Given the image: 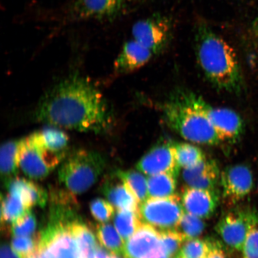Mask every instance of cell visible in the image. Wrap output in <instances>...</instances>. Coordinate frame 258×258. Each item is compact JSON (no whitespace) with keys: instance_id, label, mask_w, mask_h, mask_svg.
Returning <instances> with one entry per match:
<instances>
[{"instance_id":"obj_1","label":"cell","mask_w":258,"mask_h":258,"mask_svg":"<svg viewBox=\"0 0 258 258\" xmlns=\"http://www.w3.org/2000/svg\"><path fill=\"white\" fill-rule=\"evenodd\" d=\"M34 120L51 126L96 134L111 130L113 115L104 95L85 77L72 76L45 93Z\"/></svg>"},{"instance_id":"obj_2","label":"cell","mask_w":258,"mask_h":258,"mask_svg":"<svg viewBox=\"0 0 258 258\" xmlns=\"http://www.w3.org/2000/svg\"><path fill=\"white\" fill-rule=\"evenodd\" d=\"M196 56L206 78L221 91L239 92L242 77L233 48L209 28H199L197 34Z\"/></svg>"},{"instance_id":"obj_3","label":"cell","mask_w":258,"mask_h":258,"mask_svg":"<svg viewBox=\"0 0 258 258\" xmlns=\"http://www.w3.org/2000/svg\"><path fill=\"white\" fill-rule=\"evenodd\" d=\"M161 110L169 127L189 143L208 146L222 143L211 122L190 102L186 91L171 96Z\"/></svg>"},{"instance_id":"obj_4","label":"cell","mask_w":258,"mask_h":258,"mask_svg":"<svg viewBox=\"0 0 258 258\" xmlns=\"http://www.w3.org/2000/svg\"><path fill=\"white\" fill-rule=\"evenodd\" d=\"M105 158L95 151L79 150L67 157L58 175L61 183L74 195L84 193L98 180L105 169Z\"/></svg>"},{"instance_id":"obj_5","label":"cell","mask_w":258,"mask_h":258,"mask_svg":"<svg viewBox=\"0 0 258 258\" xmlns=\"http://www.w3.org/2000/svg\"><path fill=\"white\" fill-rule=\"evenodd\" d=\"M66 157V154L54 153L45 147L36 132L21 140L19 167L31 179L46 178Z\"/></svg>"},{"instance_id":"obj_6","label":"cell","mask_w":258,"mask_h":258,"mask_svg":"<svg viewBox=\"0 0 258 258\" xmlns=\"http://www.w3.org/2000/svg\"><path fill=\"white\" fill-rule=\"evenodd\" d=\"M184 212L181 199L175 195L165 198H148L139 208L142 222L159 231L175 230Z\"/></svg>"},{"instance_id":"obj_7","label":"cell","mask_w":258,"mask_h":258,"mask_svg":"<svg viewBox=\"0 0 258 258\" xmlns=\"http://www.w3.org/2000/svg\"><path fill=\"white\" fill-rule=\"evenodd\" d=\"M186 92L187 96L194 106L206 116L215 128L222 142L235 143L243 134V120L232 109L215 107L205 101L202 96L191 92Z\"/></svg>"},{"instance_id":"obj_8","label":"cell","mask_w":258,"mask_h":258,"mask_svg":"<svg viewBox=\"0 0 258 258\" xmlns=\"http://www.w3.org/2000/svg\"><path fill=\"white\" fill-rule=\"evenodd\" d=\"M258 220V215L249 208H237L222 216L215 230L228 249L242 251L252 226Z\"/></svg>"},{"instance_id":"obj_9","label":"cell","mask_w":258,"mask_h":258,"mask_svg":"<svg viewBox=\"0 0 258 258\" xmlns=\"http://www.w3.org/2000/svg\"><path fill=\"white\" fill-rule=\"evenodd\" d=\"M73 223L49 220L40 234L37 250L47 258H82L72 230Z\"/></svg>"},{"instance_id":"obj_10","label":"cell","mask_w":258,"mask_h":258,"mask_svg":"<svg viewBox=\"0 0 258 258\" xmlns=\"http://www.w3.org/2000/svg\"><path fill=\"white\" fill-rule=\"evenodd\" d=\"M171 24L164 16H154L135 23L132 28L134 40L149 49L154 55L162 52L171 34Z\"/></svg>"},{"instance_id":"obj_11","label":"cell","mask_w":258,"mask_h":258,"mask_svg":"<svg viewBox=\"0 0 258 258\" xmlns=\"http://www.w3.org/2000/svg\"><path fill=\"white\" fill-rule=\"evenodd\" d=\"M220 181L224 198L228 203L235 204L252 189V172L243 164L228 166L221 173Z\"/></svg>"},{"instance_id":"obj_12","label":"cell","mask_w":258,"mask_h":258,"mask_svg":"<svg viewBox=\"0 0 258 258\" xmlns=\"http://www.w3.org/2000/svg\"><path fill=\"white\" fill-rule=\"evenodd\" d=\"M180 168L173 144L156 145L137 164L138 171L148 176L161 173H172L177 176Z\"/></svg>"},{"instance_id":"obj_13","label":"cell","mask_w":258,"mask_h":258,"mask_svg":"<svg viewBox=\"0 0 258 258\" xmlns=\"http://www.w3.org/2000/svg\"><path fill=\"white\" fill-rule=\"evenodd\" d=\"M161 250L160 232L143 223L125 241L122 255L124 258H150Z\"/></svg>"},{"instance_id":"obj_14","label":"cell","mask_w":258,"mask_h":258,"mask_svg":"<svg viewBox=\"0 0 258 258\" xmlns=\"http://www.w3.org/2000/svg\"><path fill=\"white\" fill-rule=\"evenodd\" d=\"M122 0H76L70 9V17L75 20H111L121 11Z\"/></svg>"},{"instance_id":"obj_15","label":"cell","mask_w":258,"mask_h":258,"mask_svg":"<svg viewBox=\"0 0 258 258\" xmlns=\"http://www.w3.org/2000/svg\"><path fill=\"white\" fill-rule=\"evenodd\" d=\"M181 201L186 212L207 219L215 214L218 207V192L187 186L183 190Z\"/></svg>"},{"instance_id":"obj_16","label":"cell","mask_w":258,"mask_h":258,"mask_svg":"<svg viewBox=\"0 0 258 258\" xmlns=\"http://www.w3.org/2000/svg\"><path fill=\"white\" fill-rule=\"evenodd\" d=\"M221 173L215 161L205 159L196 166L183 169L182 177L186 185L192 188L217 191Z\"/></svg>"},{"instance_id":"obj_17","label":"cell","mask_w":258,"mask_h":258,"mask_svg":"<svg viewBox=\"0 0 258 258\" xmlns=\"http://www.w3.org/2000/svg\"><path fill=\"white\" fill-rule=\"evenodd\" d=\"M154 55L149 49L137 41H127L115 61V72L118 74L134 72L149 62Z\"/></svg>"},{"instance_id":"obj_18","label":"cell","mask_w":258,"mask_h":258,"mask_svg":"<svg viewBox=\"0 0 258 258\" xmlns=\"http://www.w3.org/2000/svg\"><path fill=\"white\" fill-rule=\"evenodd\" d=\"M5 183L9 193L20 197L27 208L31 209L34 206L43 208L46 205L48 194L38 183L17 176Z\"/></svg>"},{"instance_id":"obj_19","label":"cell","mask_w":258,"mask_h":258,"mask_svg":"<svg viewBox=\"0 0 258 258\" xmlns=\"http://www.w3.org/2000/svg\"><path fill=\"white\" fill-rule=\"evenodd\" d=\"M101 192L109 202L118 210L139 212L138 199L121 179L120 182L115 181L114 178L110 179V177L105 180L101 186Z\"/></svg>"},{"instance_id":"obj_20","label":"cell","mask_w":258,"mask_h":258,"mask_svg":"<svg viewBox=\"0 0 258 258\" xmlns=\"http://www.w3.org/2000/svg\"><path fill=\"white\" fill-rule=\"evenodd\" d=\"M21 140H11L2 145L0 151V169L5 183L17 175Z\"/></svg>"},{"instance_id":"obj_21","label":"cell","mask_w":258,"mask_h":258,"mask_svg":"<svg viewBox=\"0 0 258 258\" xmlns=\"http://www.w3.org/2000/svg\"><path fill=\"white\" fill-rule=\"evenodd\" d=\"M177 177L169 173L148 176L147 184L149 198H165L175 195Z\"/></svg>"},{"instance_id":"obj_22","label":"cell","mask_w":258,"mask_h":258,"mask_svg":"<svg viewBox=\"0 0 258 258\" xmlns=\"http://www.w3.org/2000/svg\"><path fill=\"white\" fill-rule=\"evenodd\" d=\"M72 230L78 244L82 258H95L99 245L91 229L79 219L72 224Z\"/></svg>"},{"instance_id":"obj_23","label":"cell","mask_w":258,"mask_h":258,"mask_svg":"<svg viewBox=\"0 0 258 258\" xmlns=\"http://www.w3.org/2000/svg\"><path fill=\"white\" fill-rule=\"evenodd\" d=\"M1 223L2 229L8 230L6 225L15 222L24 216L31 209L26 207L20 197L15 194H10L7 196L1 197Z\"/></svg>"},{"instance_id":"obj_24","label":"cell","mask_w":258,"mask_h":258,"mask_svg":"<svg viewBox=\"0 0 258 258\" xmlns=\"http://www.w3.org/2000/svg\"><path fill=\"white\" fill-rule=\"evenodd\" d=\"M50 126L37 131L42 144L53 152L67 154L69 137L61 129L51 125Z\"/></svg>"},{"instance_id":"obj_25","label":"cell","mask_w":258,"mask_h":258,"mask_svg":"<svg viewBox=\"0 0 258 258\" xmlns=\"http://www.w3.org/2000/svg\"><path fill=\"white\" fill-rule=\"evenodd\" d=\"M114 225L122 239L126 241L143 224L139 212L118 210L114 216Z\"/></svg>"},{"instance_id":"obj_26","label":"cell","mask_w":258,"mask_h":258,"mask_svg":"<svg viewBox=\"0 0 258 258\" xmlns=\"http://www.w3.org/2000/svg\"><path fill=\"white\" fill-rule=\"evenodd\" d=\"M144 173L133 170L117 171L115 175L123 181L134 194L139 203H142L149 198L147 179Z\"/></svg>"},{"instance_id":"obj_27","label":"cell","mask_w":258,"mask_h":258,"mask_svg":"<svg viewBox=\"0 0 258 258\" xmlns=\"http://www.w3.org/2000/svg\"><path fill=\"white\" fill-rule=\"evenodd\" d=\"M97 238L100 243L113 254L121 255L124 241L111 224H101L96 226Z\"/></svg>"},{"instance_id":"obj_28","label":"cell","mask_w":258,"mask_h":258,"mask_svg":"<svg viewBox=\"0 0 258 258\" xmlns=\"http://www.w3.org/2000/svg\"><path fill=\"white\" fill-rule=\"evenodd\" d=\"M173 145L177 163L183 169L196 166L206 159L204 152L195 144L179 143Z\"/></svg>"},{"instance_id":"obj_29","label":"cell","mask_w":258,"mask_h":258,"mask_svg":"<svg viewBox=\"0 0 258 258\" xmlns=\"http://www.w3.org/2000/svg\"><path fill=\"white\" fill-rule=\"evenodd\" d=\"M205 227L206 224L202 218L184 212L175 230L186 240L198 237L205 231Z\"/></svg>"},{"instance_id":"obj_30","label":"cell","mask_w":258,"mask_h":258,"mask_svg":"<svg viewBox=\"0 0 258 258\" xmlns=\"http://www.w3.org/2000/svg\"><path fill=\"white\" fill-rule=\"evenodd\" d=\"M212 246V239L189 238L183 242L179 254L183 258H206Z\"/></svg>"},{"instance_id":"obj_31","label":"cell","mask_w":258,"mask_h":258,"mask_svg":"<svg viewBox=\"0 0 258 258\" xmlns=\"http://www.w3.org/2000/svg\"><path fill=\"white\" fill-rule=\"evenodd\" d=\"M159 232L161 250L169 258L179 254L185 238L176 230Z\"/></svg>"},{"instance_id":"obj_32","label":"cell","mask_w":258,"mask_h":258,"mask_svg":"<svg viewBox=\"0 0 258 258\" xmlns=\"http://www.w3.org/2000/svg\"><path fill=\"white\" fill-rule=\"evenodd\" d=\"M40 234L33 236L14 237L12 240V247L21 258L35 254L39 245Z\"/></svg>"},{"instance_id":"obj_33","label":"cell","mask_w":258,"mask_h":258,"mask_svg":"<svg viewBox=\"0 0 258 258\" xmlns=\"http://www.w3.org/2000/svg\"><path fill=\"white\" fill-rule=\"evenodd\" d=\"M37 228V219L30 209L22 217L12 224L11 233L14 237L34 235Z\"/></svg>"},{"instance_id":"obj_34","label":"cell","mask_w":258,"mask_h":258,"mask_svg":"<svg viewBox=\"0 0 258 258\" xmlns=\"http://www.w3.org/2000/svg\"><path fill=\"white\" fill-rule=\"evenodd\" d=\"M90 210L93 217L101 223L110 220L114 214V209L111 203L100 198L90 203Z\"/></svg>"},{"instance_id":"obj_35","label":"cell","mask_w":258,"mask_h":258,"mask_svg":"<svg viewBox=\"0 0 258 258\" xmlns=\"http://www.w3.org/2000/svg\"><path fill=\"white\" fill-rule=\"evenodd\" d=\"M242 251L243 258H258V220L248 233Z\"/></svg>"},{"instance_id":"obj_36","label":"cell","mask_w":258,"mask_h":258,"mask_svg":"<svg viewBox=\"0 0 258 258\" xmlns=\"http://www.w3.org/2000/svg\"><path fill=\"white\" fill-rule=\"evenodd\" d=\"M225 249L218 241L212 239V246L206 258H228Z\"/></svg>"},{"instance_id":"obj_37","label":"cell","mask_w":258,"mask_h":258,"mask_svg":"<svg viewBox=\"0 0 258 258\" xmlns=\"http://www.w3.org/2000/svg\"><path fill=\"white\" fill-rule=\"evenodd\" d=\"M1 258H21L7 243H3L1 246Z\"/></svg>"},{"instance_id":"obj_38","label":"cell","mask_w":258,"mask_h":258,"mask_svg":"<svg viewBox=\"0 0 258 258\" xmlns=\"http://www.w3.org/2000/svg\"><path fill=\"white\" fill-rule=\"evenodd\" d=\"M253 31L254 33L255 34L256 37L258 38V16L255 19L253 22Z\"/></svg>"},{"instance_id":"obj_39","label":"cell","mask_w":258,"mask_h":258,"mask_svg":"<svg viewBox=\"0 0 258 258\" xmlns=\"http://www.w3.org/2000/svg\"><path fill=\"white\" fill-rule=\"evenodd\" d=\"M121 255H118V254H112L109 258H122L120 256Z\"/></svg>"},{"instance_id":"obj_40","label":"cell","mask_w":258,"mask_h":258,"mask_svg":"<svg viewBox=\"0 0 258 258\" xmlns=\"http://www.w3.org/2000/svg\"><path fill=\"white\" fill-rule=\"evenodd\" d=\"M25 258H36V257H35V254H32V255H30Z\"/></svg>"},{"instance_id":"obj_41","label":"cell","mask_w":258,"mask_h":258,"mask_svg":"<svg viewBox=\"0 0 258 258\" xmlns=\"http://www.w3.org/2000/svg\"><path fill=\"white\" fill-rule=\"evenodd\" d=\"M173 258H183L180 255V254H177V255H176V256L175 257H173Z\"/></svg>"}]
</instances>
